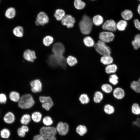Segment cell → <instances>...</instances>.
<instances>
[{
    "label": "cell",
    "mask_w": 140,
    "mask_h": 140,
    "mask_svg": "<svg viewBox=\"0 0 140 140\" xmlns=\"http://www.w3.org/2000/svg\"><path fill=\"white\" fill-rule=\"evenodd\" d=\"M46 62L49 66L53 68L58 67L66 68L68 65L66 58L64 56H58L53 54L49 56Z\"/></svg>",
    "instance_id": "6da1fadb"
},
{
    "label": "cell",
    "mask_w": 140,
    "mask_h": 140,
    "mask_svg": "<svg viewBox=\"0 0 140 140\" xmlns=\"http://www.w3.org/2000/svg\"><path fill=\"white\" fill-rule=\"evenodd\" d=\"M93 25L92 18L86 13L83 14L79 23L81 33L86 36L90 33Z\"/></svg>",
    "instance_id": "7a4b0ae2"
},
{
    "label": "cell",
    "mask_w": 140,
    "mask_h": 140,
    "mask_svg": "<svg viewBox=\"0 0 140 140\" xmlns=\"http://www.w3.org/2000/svg\"><path fill=\"white\" fill-rule=\"evenodd\" d=\"M34 103L35 101L32 96L31 94H27L21 96L18 102V106L21 109H28L31 108Z\"/></svg>",
    "instance_id": "3957f363"
},
{
    "label": "cell",
    "mask_w": 140,
    "mask_h": 140,
    "mask_svg": "<svg viewBox=\"0 0 140 140\" xmlns=\"http://www.w3.org/2000/svg\"><path fill=\"white\" fill-rule=\"evenodd\" d=\"M39 133L46 140H57L56 135L57 132L55 127H42L40 129Z\"/></svg>",
    "instance_id": "277c9868"
},
{
    "label": "cell",
    "mask_w": 140,
    "mask_h": 140,
    "mask_svg": "<svg viewBox=\"0 0 140 140\" xmlns=\"http://www.w3.org/2000/svg\"><path fill=\"white\" fill-rule=\"evenodd\" d=\"M94 47L97 52L102 56L111 55V51L110 47L100 40L95 44Z\"/></svg>",
    "instance_id": "5b68a950"
},
{
    "label": "cell",
    "mask_w": 140,
    "mask_h": 140,
    "mask_svg": "<svg viewBox=\"0 0 140 140\" xmlns=\"http://www.w3.org/2000/svg\"><path fill=\"white\" fill-rule=\"evenodd\" d=\"M115 37V35L113 32L107 31L100 32L99 36V40L106 44L112 41Z\"/></svg>",
    "instance_id": "8992f818"
},
{
    "label": "cell",
    "mask_w": 140,
    "mask_h": 140,
    "mask_svg": "<svg viewBox=\"0 0 140 140\" xmlns=\"http://www.w3.org/2000/svg\"><path fill=\"white\" fill-rule=\"evenodd\" d=\"M116 23L113 19L107 20L104 22L101 26L104 31H107L113 33L117 30Z\"/></svg>",
    "instance_id": "52a82bcc"
},
{
    "label": "cell",
    "mask_w": 140,
    "mask_h": 140,
    "mask_svg": "<svg viewBox=\"0 0 140 140\" xmlns=\"http://www.w3.org/2000/svg\"><path fill=\"white\" fill-rule=\"evenodd\" d=\"M52 51L53 54L56 56H64L65 52V47L64 45L61 43H56L53 45Z\"/></svg>",
    "instance_id": "ba28073f"
},
{
    "label": "cell",
    "mask_w": 140,
    "mask_h": 140,
    "mask_svg": "<svg viewBox=\"0 0 140 140\" xmlns=\"http://www.w3.org/2000/svg\"><path fill=\"white\" fill-rule=\"evenodd\" d=\"M55 128L57 133L61 136H64L68 132L69 127L67 123L60 121L58 123Z\"/></svg>",
    "instance_id": "9c48e42d"
},
{
    "label": "cell",
    "mask_w": 140,
    "mask_h": 140,
    "mask_svg": "<svg viewBox=\"0 0 140 140\" xmlns=\"http://www.w3.org/2000/svg\"><path fill=\"white\" fill-rule=\"evenodd\" d=\"M75 22V18L72 15L67 14L61 20V23L62 25L69 29L73 27Z\"/></svg>",
    "instance_id": "30bf717a"
},
{
    "label": "cell",
    "mask_w": 140,
    "mask_h": 140,
    "mask_svg": "<svg viewBox=\"0 0 140 140\" xmlns=\"http://www.w3.org/2000/svg\"><path fill=\"white\" fill-rule=\"evenodd\" d=\"M49 21V17L47 14L44 12L41 11L38 14L35 23L37 26H43L47 23Z\"/></svg>",
    "instance_id": "8fae6325"
},
{
    "label": "cell",
    "mask_w": 140,
    "mask_h": 140,
    "mask_svg": "<svg viewBox=\"0 0 140 140\" xmlns=\"http://www.w3.org/2000/svg\"><path fill=\"white\" fill-rule=\"evenodd\" d=\"M30 84L31 91L33 93H36L41 92L43 85L40 79H36L32 80L30 82Z\"/></svg>",
    "instance_id": "7c38bea8"
},
{
    "label": "cell",
    "mask_w": 140,
    "mask_h": 140,
    "mask_svg": "<svg viewBox=\"0 0 140 140\" xmlns=\"http://www.w3.org/2000/svg\"><path fill=\"white\" fill-rule=\"evenodd\" d=\"M23 57L26 61L31 62H34L37 59L35 52L29 49H27L24 52Z\"/></svg>",
    "instance_id": "4fadbf2b"
},
{
    "label": "cell",
    "mask_w": 140,
    "mask_h": 140,
    "mask_svg": "<svg viewBox=\"0 0 140 140\" xmlns=\"http://www.w3.org/2000/svg\"><path fill=\"white\" fill-rule=\"evenodd\" d=\"M103 31L101 25L98 26L93 25L92 31L88 36L91 37L93 39L95 43H96L99 40V36L100 33Z\"/></svg>",
    "instance_id": "5bb4252c"
},
{
    "label": "cell",
    "mask_w": 140,
    "mask_h": 140,
    "mask_svg": "<svg viewBox=\"0 0 140 140\" xmlns=\"http://www.w3.org/2000/svg\"><path fill=\"white\" fill-rule=\"evenodd\" d=\"M114 97L117 100H121L123 99L125 95L124 90L120 87H117L113 89L112 92Z\"/></svg>",
    "instance_id": "9a60e30c"
},
{
    "label": "cell",
    "mask_w": 140,
    "mask_h": 140,
    "mask_svg": "<svg viewBox=\"0 0 140 140\" xmlns=\"http://www.w3.org/2000/svg\"><path fill=\"white\" fill-rule=\"evenodd\" d=\"M16 117L14 113L11 111L6 113L4 115L3 120L6 124H10L13 123L15 121Z\"/></svg>",
    "instance_id": "2e32d148"
},
{
    "label": "cell",
    "mask_w": 140,
    "mask_h": 140,
    "mask_svg": "<svg viewBox=\"0 0 140 140\" xmlns=\"http://www.w3.org/2000/svg\"><path fill=\"white\" fill-rule=\"evenodd\" d=\"M104 98L103 93L100 90L95 91L93 95V100L95 103H100L103 100Z\"/></svg>",
    "instance_id": "e0dca14e"
},
{
    "label": "cell",
    "mask_w": 140,
    "mask_h": 140,
    "mask_svg": "<svg viewBox=\"0 0 140 140\" xmlns=\"http://www.w3.org/2000/svg\"><path fill=\"white\" fill-rule=\"evenodd\" d=\"M118 69V67L116 65L113 63L106 66L105 71L107 74L110 75L115 73Z\"/></svg>",
    "instance_id": "ac0fdd59"
},
{
    "label": "cell",
    "mask_w": 140,
    "mask_h": 140,
    "mask_svg": "<svg viewBox=\"0 0 140 140\" xmlns=\"http://www.w3.org/2000/svg\"><path fill=\"white\" fill-rule=\"evenodd\" d=\"M92 20L94 25L98 26L102 25L104 22L103 17L99 14L94 16L92 18Z\"/></svg>",
    "instance_id": "d6986e66"
},
{
    "label": "cell",
    "mask_w": 140,
    "mask_h": 140,
    "mask_svg": "<svg viewBox=\"0 0 140 140\" xmlns=\"http://www.w3.org/2000/svg\"><path fill=\"white\" fill-rule=\"evenodd\" d=\"M113 86L109 83H105L102 84L101 87V91L106 94H110L113 90Z\"/></svg>",
    "instance_id": "ffe728a7"
},
{
    "label": "cell",
    "mask_w": 140,
    "mask_h": 140,
    "mask_svg": "<svg viewBox=\"0 0 140 140\" xmlns=\"http://www.w3.org/2000/svg\"><path fill=\"white\" fill-rule=\"evenodd\" d=\"M31 120L35 123H39L42 121L43 117L42 114L40 112L36 111L31 115Z\"/></svg>",
    "instance_id": "44dd1931"
},
{
    "label": "cell",
    "mask_w": 140,
    "mask_h": 140,
    "mask_svg": "<svg viewBox=\"0 0 140 140\" xmlns=\"http://www.w3.org/2000/svg\"><path fill=\"white\" fill-rule=\"evenodd\" d=\"M20 94L18 92L15 91H11L9 95V97L12 102L18 103L20 98Z\"/></svg>",
    "instance_id": "7402d4cb"
},
{
    "label": "cell",
    "mask_w": 140,
    "mask_h": 140,
    "mask_svg": "<svg viewBox=\"0 0 140 140\" xmlns=\"http://www.w3.org/2000/svg\"><path fill=\"white\" fill-rule=\"evenodd\" d=\"M113 58L111 55L102 56L100 59L101 63L105 66L113 64Z\"/></svg>",
    "instance_id": "603a6c76"
},
{
    "label": "cell",
    "mask_w": 140,
    "mask_h": 140,
    "mask_svg": "<svg viewBox=\"0 0 140 140\" xmlns=\"http://www.w3.org/2000/svg\"><path fill=\"white\" fill-rule=\"evenodd\" d=\"M131 88L137 93H140V78L137 81H132L130 85Z\"/></svg>",
    "instance_id": "cb8c5ba5"
},
{
    "label": "cell",
    "mask_w": 140,
    "mask_h": 140,
    "mask_svg": "<svg viewBox=\"0 0 140 140\" xmlns=\"http://www.w3.org/2000/svg\"><path fill=\"white\" fill-rule=\"evenodd\" d=\"M83 41L85 45L89 47H94L95 44L93 39L89 36H85L83 39Z\"/></svg>",
    "instance_id": "d4e9b609"
},
{
    "label": "cell",
    "mask_w": 140,
    "mask_h": 140,
    "mask_svg": "<svg viewBox=\"0 0 140 140\" xmlns=\"http://www.w3.org/2000/svg\"><path fill=\"white\" fill-rule=\"evenodd\" d=\"M103 110L104 113L107 115H110L113 114L115 112L114 107L110 104H105L103 108Z\"/></svg>",
    "instance_id": "484cf974"
},
{
    "label": "cell",
    "mask_w": 140,
    "mask_h": 140,
    "mask_svg": "<svg viewBox=\"0 0 140 140\" xmlns=\"http://www.w3.org/2000/svg\"><path fill=\"white\" fill-rule=\"evenodd\" d=\"M118 76L116 73L110 74L109 75L108 81L109 83L113 86H116L119 83Z\"/></svg>",
    "instance_id": "4316f807"
},
{
    "label": "cell",
    "mask_w": 140,
    "mask_h": 140,
    "mask_svg": "<svg viewBox=\"0 0 140 140\" xmlns=\"http://www.w3.org/2000/svg\"><path fill=\"white\" fill-rule=\"evenodd\" d=\"M31 115L28 114L23 115L20 118V122L23 125L28 124L31 121Z\"/></svg>",
    "instance_id": "83f0119b"
},
{
    "label": "cell",
    "mask_w": 140,
    "mask_h": 140,
    "mask_svg": "<svg viewBox=\"0 0 140 140\" xmlns=\"http://www.w3.org/2000/svg\"><path fill=\"white\" fill-rule=\"evenodd\" d=\"M121 15L124 20L126 21L131 19L132 17L133 14L131 10L126 9L121 12Z\"/></svg>",
    "instance_id": "f1b7e54d"
},
{
    "label": "cell",
    "mask_w": 140,
    "mask_h": 140,
    "mask_svg": "<svg viewBox=\"0 0 140 140\" xmlns=\"http://www.w3.org/2000/svg\"><path fill=\"white\" fill-rule=\"evenodd\" d=\"M79 100L80 103L82 105L87 104L90 101L89 96L85 93L81 94L79 97Z\"/></svg>",
    "instance_id": "f546056e"
},
{
    "label": "cell",
    "mask_w": 140,
    "mask_h": 140,
    "mask_svg": "<svg viewBox=\"0 0 140 140\" xmlns=\"http://www.w3.org/2000/svg\"><path fill=\"white\" fill-rule=\"evenodd\" d=\"M65 15V12L63 10L58 9L56 10L54 16L58 21L61 20Z\"/></svg>",
    "instance_id": "4dcf8cb0"
},
{
    "label": "cell",
    "mask_w": 140,
    "mask_h": 140,
    "mask_svg": "<svg viewBox=\"0 0 140 140\" xmlns=\"http://www.w3.org/2000/svg\"><path fill=\"white\" fill-rule=\"evenodd\" d=\"M66 63L68 66L72 67L75 66L78 63L76 58L74 56L70 55L66 58Z\"/></svg>",
    "instance_id": "1f68e13d"
},
{
    "label": "cell",
    "mask_w": 140,
    "mask_h": 140,
    "mask_svg": "<svg viewBox=\"0 0 140 140\" xmlns=\"http://www.w3.org/2000/svg\"><path fill=\"white\" fill-rule=\"evenodd\" d=\"M13 32L16 36L18 37H22L23 36V28L20 26H17L13 29Z\"/></svg>",
    "instance_id": "d6a6232c"
},
{
    "label": "cell",
    "mask_w": 140,
    "mask_h": 140,
    "mask_svg": "<svg viewBox=\"0 0 140 140\" xmlns=\"http://www.w3.org/2000/svg\"><path fill=\"white\" fill-rule=\"evenodd\" d=\"M127 21L124 20H121L118 21L116 24L117 30L120 31L124 30L127 25Z\"/></svg>",
    "instance_id": "836d02e7"
},
{
    "label": "cell",
    "mask_w": 140,
    "mask_h": 140,
    "mask_svg": "<svg viewBox=\"0 0 140 140\" xmlns=\"http://www.w3.org/2000/svg\"><path fill=\"white\" fill-rule=\"evenodd\" d=\"M16 13L15 9L13 7L8 8L5 11V15L7 18L11 19L15 16Z\"/></svg>",
    "instance_id": "e575fe53"
},
{
    "label": "cell",
    "mask_w": 140,
    "mask_h": 140,
    "mask_svg": "<svg viewBox=\"0 0 140 140\" xmlns=\"http://www.w3.org/2000/svg\"><path fill=\"white\" fill-rule=\"evenodd\" d=\"M42 121L43 123L46 126H51L53 123V119L52 117L48 115L43 117Z\"/></svg>",
    "instance_id": "d590c367"
},
{
    "label": "cell",
    "mask_w": 140,
    "mask_h": 140,
    "mask_svg": "<svg viewBox=\"0 0 140 140\" xmlns=\"http://www.w3.org/2000/svg\"><path fill=\"white\" fill-rule=\"evenodd\" d=\"M133 47L135 50H137L140 47V34H137L135 36L134 40L131 43Z\"/></svg>",
    "instance_id": "8d00e7d4"
},
{
    "label": "cell",
    "mask_w": 140,
    "mask_h": 140,
    "mask_svg": "<svg viewBox=\"0 0 140 140\" xmlns=\"http://www.w3.org/2000/svg\"><path fill=\"white\" fill-rule=\"evenodd\" d=\"M11 135L10 130L7 128H4L2 129L0 131V136L2 138L7 139L10 137Z\"/></svg>",
    "instance_id": "74e56055"
},
{
    "label": "cell",
    "mask_w": 140,
    "mask_h": 140,
    "mask_svg": "<svg viewBox=\"0 0 140 140\" xmlns=\"http://www.w3.org/2000/svg\"><path fill=\"white\" fill-rule=\"evenodd\" d=\"M76 131L80 135L83 136L87 133V129L85 126L80 125L76 127Z\"/></svg>",
    "instance_id": "f35d334b"
},
{
    "label": "cell",
    "mask_w": 140,
    "mask_h": 140,
    "mask_svg": "<svg viewBox=\"0 0 140 140\" xmlns=\"http://www.w3.org/2000/svg\"><path fill=\"white\" fill-rule=\"evenodd\" d=\"M74 4L75 8L78 10L83 9L86 5L85 3L81 0H74Z\"/></svg>",
    "instance_id": "ab89813d"
},
{
    "label": "cell",
    "mask_w": 140,
    "mask_h": 140,
    "mask_svg": "<svg viewBox=\"0 0 140 140\" xmlns=\"http://www.w3.org/2000/svg\"><path fill=\"white\" fill-rule=\"evenodd\" d=\"M131 111L132 113L136 115H140V106L137 103H134L132 104L131 107Z\"/></svg>",
    "instance_id": "60d3db41"
},
{
    "label": "cell",
    "mask_w": 140,
    "mask_h": 140,
    "mask_svg": "<svg viewBox=\"0 0 140 140\" xmlns=\"http://www.w3.org/2000/svg\"><path fill=\"white\" fill-rule=\"evenodd\" d=\"M54 41L53 37L50 36H47L43 39V43L46 46H48L51 44Z\"/></svg>",
    "instance_id": "b9f144b4"
},
{
    "label": "cell",
    "mask_w": 140,
    "mask_h": 140,
    "mask_svg": "<svg viewBox=\"0 0 140 140\" xmlns=\"http://www.w3.org/2000/svg\"><path fill=\"white\" fill-rule=\"evenodd\" d=\"M40 102L43 103H48L51 104L53 106V102L52 98L50 96H40L39 97Z\"/></svg>",
    "instance_id": "7bdbcfd3"
},
{
    "label": "cell",
    "mask_w": 140,
    "mask_h": 140,
    "mask_svg": "<svg viewBox=\"0 0 140 140\" xmlns=\"http://www.w3.org/2000/svg\"><path fill=\"white\" fill-rule=\"evenodd\" d=\"M18 135L19 137L21 138L24 137L26 135V132L23 130L21 127L18 128L17 131Z\"/></svg>",
    "instance_id": "ee69618b"
},
{
    "label": "cell",
    "mask_w": 140,
    "mask_h": 140,
    "mask_svg": "<svg viewBox=\"0 0 140 140\" xmlns=\"http://www.w3.org/2000/svg\"><path fill=\"white\" fill-rule=\"evenodd\" d=\"M7 97L6 95L4 93L0 94V103L5 104L7 101Z\"/></svg>",
    "instance_id": "f6af8a7d"
},
{
    "label": "cell",
    "mask_w": 140,
    "mask_h": 140,
    "mask_svg": "<svg viewBox=\"0 0 140 140\" xmlns=\"http://www.w3.org/2000/svg\"><path fill=\"white\" fill-rule=\"evenodd\" d=\"M53 106L51 104L48 103H42V106L43 108L47 111L50 110Z\"/></svg>",
    "instance_id": "bcb514c9"
},
{
    "label": "cell",
    "mask_w": 140,
    "mask_h": 140,
    "mask_svg": "<svg viewBox=\"0 0 140 140\" xmlns=\"http://www.w3.org/2000/svg\"><path fill=\"white\" fill-rule=\"evenodd\" d=\"M33 140H46L44 137L40 134L35 135Z\"/></svg>",
    "instance_id": "7dc6e473"
},
{
    "label": "cell",
    "mask_w": 140,
    "mask_h": 140,
    "mask_svg": "<svg viewBox=\"0 0 140 140\" xmlns=\"http://www.w3.org/2000/svg\"><path fill=\"white\" fill-rule=\"evenodd\" d=\"M134 23L136 28L140 31V22L138 19H136L134 20Z\"/></svg>",
    "instance_id": "c3c4849f"
},
{
    "label": "cell",
    "mask_w": 140,
    "mask_h": 140,
    "mask_svg": "<svg viewBox=\"0 0 140 140\" xmlns=\"http://www.w3.org/2000/svg\"><path fill=\"white\" fill-rule=\"evenodd\" d=\"M20 127L26 133L29 131V128L26 125H22Z\"/></svg>",
    "instance_id": "681fc988"
},
{
    "label": "cell",
    "mask_w": 140,
    "mask_h": 140,
    "mask_svg": "<svg viewBox=\"0 0 140 140\" xmlns=\"http://www.w3.org/2000/svg\"><path fill=\"white\" fill-rule=\"evenodd\" d=\"M137 11L138 13L140 15V4H139L138 6Z\"/></svg>",
    "instance_id": "f907efd6"
},
{
    "label": "cell",
    "mask_w": 140,
    "mask_h": 140,
    "mask_svg": "<svg viewBox=\"0 0 140 140\" xmlns=\"http://www.w3.org/2000/svg\"><path fill=\"white\" fill-rule=\"evenodd\" d=\"M5 140H10L8 139H6Z\"/></svg>",
    "instance_id": "816d5d0a"
},
{
    "label": "cell",
    "mask_w": 140,
    "mask_h": 140,
    "mask_svg": "<svg viewBox=\"0 0 140 140\" xmlns=\"http://www.w3.org/2000/svg\"><path fill=\"white\" fill-rule=\"evenodd\" d=\"M91 0L94 1V0Z\"/></svg>",
    "instance_id": "f5cc1de1"
},
{
    "label": "cell",
    "mask_w": 140,
    "mask_h": 140,
    "mask_svg": "<svg viewBox=\"0 0 140 140\" xmlns=\"http://www.w3.org/2000/svg\"><path fill=\"white\" fill-rule=\"evenodd\" d=\"M138 0L140 1V0Z\"/></svg>",
    "instance_id": "db71d44e"
},
{
    "label": "cell",
    "mask_w": 140,
    "mask_h": 140,
    "mask_svg": "<svg viewBox=\"0 0 140 140\" xmlns=\"http://www.w3.org/2000/svg\"><path fill=\"white\" fill-rule=\"evenodd\" d=\"M0 140H1V139H0Z\"/></svg>",
    "instance_id": "11a10c76"
}]
</instances>
